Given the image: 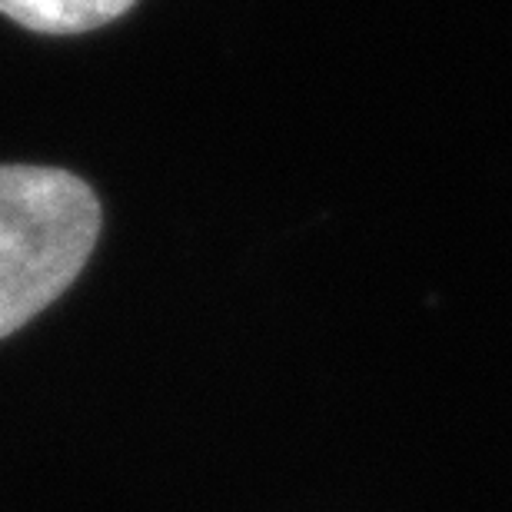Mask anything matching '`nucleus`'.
<instances>
[{"label":"nucleus","mask_w":512,"mask_h":512,"mask_svg":"<svg viewBox=\"0 0 512 512\" xmlns=\"http://www.w3.org/2000/svg\"><path fill=\"white\" fill-rule=\"evenodd\" d=\"M100 210L87 180L60 167H0V340L44 313L87 266Z\"/></svg>","instance_id":"nucleus-1"},{"label":"nucleus","mask_w":512,"mask_h":512,"mask_svg":"<svg viewBox=\"0 0 512 512\" xmlns=\"http://www.w3.org/2000/svg\"><path fill=\"white\" fill-rule=\"evenodd\" d=\"M137 0H0V14L34 34H84L124 17Z\"/></svg>","instance_id":"nucleus-2"}]
</instances>
